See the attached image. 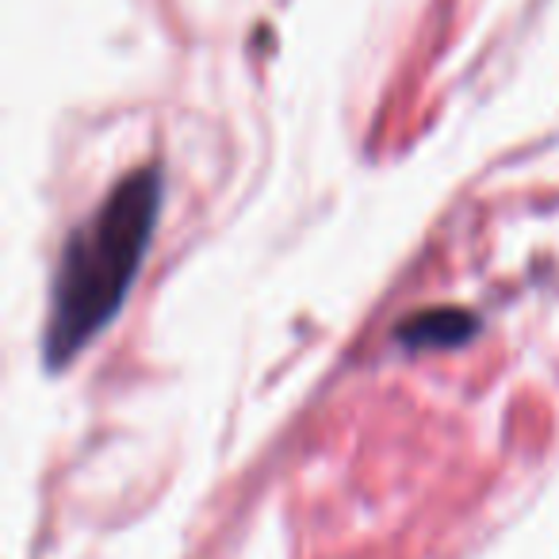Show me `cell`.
I'll return each instance as SVG.
<instances>
[{"label":"cell","mask_w":559,"mask_h":559,"mask_svg":"<svg viewBox=\"0 0 559 559\" xmlns=\"http://www.w3.org/2000/svg\"><path fill=\"white\" fill-rule=\"evenodd\" d=\"M165 203V173L157 165L127 173L104 203L66 238L50 280L43 353L50 368H66L123 311L131 284L146 264L157 215Z\"/></svg>","instance_id":"6da1fadb"},{"label":"cell","mask_w":559,"mask_h":559,"mask_svg":"<svg viewBox=\"0 0 559 559\" xmlns=\"http://www.w3.org/2000/svg\"><path fill=\"white\" fill-rule=\"evenodd\" d=\"M479 330L475 314L467 311H426V314H414L411 322L403 326V342L411 349H452V345L467 342V337Z\"/></svg>","instance_id":"7a4b0ae2"}]
</instances>
